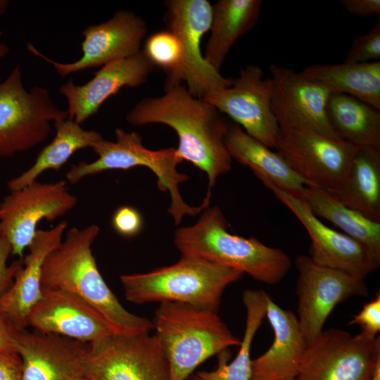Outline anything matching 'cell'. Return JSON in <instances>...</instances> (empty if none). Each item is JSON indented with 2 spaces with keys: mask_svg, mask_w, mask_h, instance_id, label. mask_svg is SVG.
I'll use <instances>...</instances> for the list:
<instances>
[{
  "mask_svg": "<svg viewBox=\"0 0 380 380\" xmlns=\"http://www.w3.org/2000/svg\"><path fill=\"white\" fill-rule=\"evenodd\" d=\"M126 120L135 126L158 123L174 129L180 158L208 177L206 199L210 200L217 179L231 170L232 158L224 141L229 125L214 106L191 95L182 84L165 86L162 96L141 100Z\"/></svg>",
  "mask_w": 380,
  "mask_h": 380,
  "instance_id": "1",
  "label": "cell"
},
{
  "mask_svg": "<svg viewBox=\"0 0 380 380\" xmlns=\"http://www.w3.org/2000/svg\"><path fill=\"white\" fill-rule=\"evenodd\" d=\"M99 232L96 224L69 229L44 262L42 286L77 296L103 317L114 334L149 332L153 329L152 321L127 311L99 270L91 246Z\"/></svg>",
  "mask_w": 380,
  "mask_h": 380,
  "instance_id": "2",
  "label": "cell"
},
{
  "mask_svg": "<svg viewBox=\"0 0 380 380\" xmlns=\"http://www.w3.org/2000/svg\"><path fill=\"white\" fill-rule=\"evenodd\" d=\"M174 243L182 255L246 273L267 284L280 282L291 267V258L283 250L266 246L254 237L229 232L227 220L217 206L205 209L194 224L177 229Z\"/></svg>",
  "mask_w": 380,
  "mask_h": 380,
  "instance_id": "3",
  "label": "cell"
},
{
  "mask_svg": "<svg viewBox=\"0 0 380 380\" xmlns=\"http://www.w3.org/2000/svg\"><path fill=\"white\" fill-rule=\"evenodd\" d=\"M243 274L202 258L182 255L172 265L122 274L120 279L126 299L133 303L175 302L217 312L225 289Z\"/></svg>",
  "mask_w": 380,
  "mask_h": 380,
  "instance_id": "4",
  "label": "cell"
},
{
  "mask_svg": "<svg viewBox=\"0 0 380 380\" xmlns=\"http://www.w3.org/2000/svg\"><path fill=\"white\" fill-rule=\"evenodd\" d=\"M152 323L171 380L186 379L203 362L241 342L217 312L185 303H160Z\"/></svg>",
  "mask_w": 380,
  "mask_h": 380,
  "instance_id": "5",
  "label": "cell"
},
{
  "mask_svg": "<svg viewBox=\"0 0 380 380\" xmlns=\"http://www.w3.org/2000/svg\"><path fill=\"white\" fill-rule=\"evenodd\" d=\"M115 141L102 137L93 143L90 148L98 158L90 163L81 161L72 165L66 173L67 180L75 184L87 176L103 171L144 167L156 176L159 189L169 192L171 203L168 213L175 225H179L184 216L194 217L209 207L210 203L204 201L199 206H191L182 198L179 185L189 177L177 170V165L184 160L175 148L148 149L143 145L139 132H127L120 127L115 129Z\"/></svg>",
  "mask_w": 380,
  "mask_h": 380,
  "instance_id": "6",
  "label": "cell"
},
{
  "mask_svg": "<svg viewBox=\"0 0 380 380\" xmlns=\"http://www.w3.org/2000/svg\"><path fill=\"white\" fill-rule=\"evenodd\" d=\"M68 118L49 91L35 86L27 91L17 65L0 82V158L13 156L41 144L51 132V122Z\"/></svg>",
  "mask_w": 380,
  "mask_h": 380,
  "instance_id": "7",
  "label": "cell"
},
{
  "mask_svg": "<svg viewBox=\"0 0 380 380\" xmlns=\"http://www.w3.org/2000/svg\"><path fill=\"white\" fill-rule=\"evenodd\" d=\"M380 338L340 329L323 330L307 348L296 380H372Z\"/></svg>",
  "mask_w": 380,
  "mask_h": 380,
  "instance_id": "8",
  "label": "cell"
},
{
  "mask_svg": "<svg viewBox=\"0 0 380 380\" xmlns=\"http://www.w3.org/2000/svg\"><path fill=\"white\" fill-rule=\"evenodd\" d=\"M297 318L309 345L323 331V327L339 303L354 296L369 295L365 279L346 272L320 265L308 255L295 259Z\"/></svg>",
  "mask_w": 380,
  "mask_h": 380,
  "instance_id": "9",
  "label": "cell"
},
{
  "mask_svg": "<svg viewBox=\"0 0 380 380\" xmlns=\"http://www.w3.org/2000/svg\"><path fill=\"white\" fill-rule=\"evenodd\" d=\"M87 375L99 380H171L165 353L149 332L113 333L90 343Z\"/></svg>",
  "mask_w": 380,
  "mask_h": 380,
  "instance_id": "10",
  "label": "cell"
},
{
  "mask_svg": "<svg viewBox=\"0 0 380 380\" xmlns=\"http://www.w3.org/2000/svg\"><path fill=\"white\" fill-rule=\"evenodd\" d=\"M167 29L179 38L183 51L180 72L189 93L199 99L220 91L232 83L205 60L201 40L210 30L213 6L208 0H169L165 3Z\"/></svg>",
  "mask_w": 380,
  "mask_h": 380,
  "instance_id": "11",
  "label": "cell"
},
{
  "mask_svg": "<svg viewBox=\"0 0 380 380\" xmlns=\"http://www.w3.org/2000/svg\"><path fill=\"white\" fill-rule=\"evenodd\" d=\"M66 182L42 183L35 180L11 191L0 204V236L11 244V254L23 258L42 220L52 222L77 204Z\"/></svg>",
  "mask_w": 380,
  "mask_h": 380,
  "instance_id": "12",
  "label": "cell"
},
{
  "mask_svg": "<svg viewBox=\"0 0 380 380\" xmlns=\"http://www.w3.org/2000/svg\"><path fill=\"white\" fill-rule=\"evenodd\" d=\"M275 149L308 186L335 192L346 179L357 147L312 132L280 130Z\"/></svg>",
  "mask_w": 380,
  "mask_h": 380,
  "instance_id": "13",
  "label": "cell"
},
{
  "mask_svg": "<svg viewBox=\"0 0 380 380\" xmlns=\"http://www.w3.org/2000/svg\"><path fill=\"white\" fill-rule=\"evenodd\" d=\"M273 84L258 65L240 70L232 84L203 99L229 116L249 136L275 149L280 129L272 110Z\"/></svg>",
  "mask_w": 380,
  "mask_h": 380,
  "instance_id": "14",
  "label": "cell"
},
{
  "mask_svg": "<svg viewBox=\"0 0 380 380\" xmlns=\"http://www.w3.org/2000/svg\"><path fill=\"white\" fill-rule=\"evenodd\" d=\"M269 70L273 84L272 110L280 130L308 131L342 140L328 118L331 92L327 87L292 68L270 64Z\"/></svg>",
  "mask_w": 380,
  "mask_h": 380,
  "instance_id": "15",
  "label": "cell"
},
{
  "mask_svg": "<svg viewBox=\"0 0 380 380\" xmlns=\"http://www.w3.org/2000/svg\"><path fill=\"white\" fill-rule=\"evenodd\" d=\"M147 33L146 21L126 10L116 12L109 20L87 26L82 32L81 58L71 63L55 61L39 52L31 43L27 49L51 64L65 77L86 69L103 67L118 60L138 53Z\"/></svg>",
  "mask_w": 380,
  "mask_h": 380,
  "instance_id": "16",
  "label": "cell"
},
{
  "mask_svg": "<svg viewBox=\"0 0 380 380\" xmlns=\"http://www.w3.org/2000/svg\"><path fill=\"white\" fill-rule=\"evenodd\" d=\"M259 179L305 228L310 239L308 256L314 262L365 279L379 267L380 261L363 245L322 223L301 199L266 179Z\"/></svg>",
  "mask_w": 380,
  "mask_h": 380,
  "instance_id": "17",
  "label": "cell"
},
{
  "mask_svg": "<svg viewBox=\"0 0 380 380\" xmlns=\"http://www.w3.org/2000/svg\"><path fill=\"white\" fill-rule=\"evenodd\" d=\"M22 380H70L87 375L89 343L63 336L18 331Z\"/></svg>",
  "mask_w": 380,
  "mask_h": 380,
  "instance_id": "18",
  "label": "cell"
},
{
  "mask_svg": "<svg viewBox=\"0 0 380 380\" xmlns=\"http://www.w3.org/2000/svg\"><path fill=\"white\" fill-rule=\"evenodd\" d=\"M27 324L37 331L89 343L113 333L103 317L77 296L44 286Z\"/></svg>",
  "mask_w": 380,
  "mask_h": 380,
  "instance_id": "19",
  "label": "cell"
},
{
  "mask_svg": "<svg viewBox=\"0 0 380 380\" xmlns=\"http://www.w3.org/2000/svg\"><path fill=\"white\" fill-rule=\"evenodd\" d=\"M154 66L141 50L132 56L101 67L91 80L82 85H76L70 79L59 89L68 102V118L82 125L122 88H134L144 84Z\"/></svg>",
  "mask_w": 380,
  "mask_h": 380,
  "instance_id": "20",
  "label": "cell"
},
{
  "mask_svg": "<svg viewBox=\"0 0 380 380\" xmlns=\"http://www.w3.org/2000/svg\"><path fill=\"white\" fill-rule=\"evenodd\" d=\"M67 227L62 221L51 229L37 230L12 286L0 296V315L18 331L27 327L28 314L41 296L44 262L61 243Z\"/></svg>",
  "mask_w": 380,
  "mask_h": 380,
  "instance_id": "21",
  "label": "cell"
},
{
  "mask_svg": "<svg viewBox=\"0 0 380 380\" xmlns=\"http://www.w3.org/2000/svg\"><path fill=\"white\" fill-rule=\"evenodd\" d=\"M266 317L274 340L267 351L252 360L250 380L293 379L308 346L297 316L281 308L267 294Z\"/></svg>",
  "mask_w": 380,
  "mask_h": 380,
  "instance_id": "22",
  "label": "cell"
},
{
  "mask_svg": "<svg viewBox=\"0 0 380 380\" xmlns=\"http://www.w3.org/2000/svg\"><path fill=\"white\" fill-rule=\"evenodd\" d=\"M224 141L232 159L249 167L258 179H266L293 196L308 186L277 151L249 136L241 127L229 126Z\"/></svg>",
  "mask_w": 380,
  "mask_h": 380,
  "instance_id": "23",
  "label": "cell"
},
{
  "mask_svg": "<svg viewBox=\"0 0 380 380\" xmlns=\"http://www.w3.org/2000/svg\"><path fill=\"white\" fill-rule=\"evenodd\" d=\"M262 4V0H220L213 6L203 57L215 70L220 72L236 40L255 26Z\"/></svg>",
  "mask_w": 380,
  "mask_h": 380,
  "instance_id": "24",
  "label": "cell"
},
{
  "mask_svg": "<svg viewBox=\"0 0 380 380\" xmlns=\"http://www.w3.org/2000/svg\"><path fill=\"white\" fill-rule=\"evenodd\" d=\"M329 193L347 207L380 222V148H357L344 184Z\"/></svg>",
  "mask_w": 380,
  "mask_h": 380,
  "instance_id": "25",
  "label": "cell"
},
{
  "mask_svg": "<svg viewBox=\"0 0 380 380\" xmlns=\"http://www.w3.org/2000/svg\"><path fill=\"white\" fill-rule=\"evenodd\" d=\"M301 74L327 87L380 110V61L341 64H315Z\"/></svg>",
  "mask_w": 380,
  "mask_h": 380,
  "instance_id": "26",
  "label": "cell"
},
{
  "mask_svg": "<svg viewBox=\"0 0 380 380\" xmlns=\"http://www.w3.org/2000/svg\"><path fill=\"white\" fill-rule=\"evenodd\" d=\"M295 196L305 202L316 217L331 222L380 261V222L347 207L320 187L305 186Z\"/></svg>",
  "mask_w": 380,
  "mask_h": 380,
  "instance_id": "27",
  "label": "cell"
},
{
  "mask_svg": "<svg viewBox=\"0 0 380 380\" xmlns=\"http://www.w3.org/2000/svg\"><path fill=\"white\" fill-rule=\"evenodd\" d=\"M53 124L55 137L41 150L32 166L8 182L10 191L37 180L46 170H60L76 151L90 148L93 143L102 138L99 132L85 130L81 125L69 118L56 120Z\"/></svg>",
  "mask_w": 380,
  "mask_h": 380,
  "instance_id": "28",
  "label": "cell"
},
{
  "mask_svg": "<svg viewBox=\"0 0 380 380\" xmlns=\"http://www.w3.org/2000/svg\"><path fill=\"white\" fill-rule=\"evenodd\" d=\"M327 114L341 139L357 148H380V110L350 96L331 93Z\"/></svg>",
  "mask_w": 380,
  "mask_h": 380,
  "instance_id": "29",
  "label": "cell"
},
{
  "mask_svg": "<svg viewBox=\"0 0 380 380\" xmlns=\"http://www.w3.org/2000/svg\"><path fill=\"white\" fill-rule=\"evenodd\" d=\"M267 293L262 290L246 289L242 300L246 310L245 330L235 358L228 364L230 352L220 353L217 367L214 370L201 371L196 374L200 380H250L251 375V349L254 336L266 317Z\"/></svg>",
  "mask_w": 380,
  "mask_h": 380,
  "instance_id": "30",
  "label": "cell"
},
{
  "mask_svg": "<svg viewBox=\"0 0 380 380\" xmlns=\"http://www.w3.org/2000/svg\"><path fill=\"white\" fill-rule=\"evenodd\" d=\"M142 51L154 65L164 70L165 86L181 84L183 51L175 34L167 29L152 34L146 39Z\"/></svg>",
  "mask_w": 380,
  "mask_h": 380,
  "instance_id": "31",
  "label": "cell"
},
{
  "mask_svg": "<svg viewBox=\"0 0 380 380\" xmlns=\"http://www.w3.org/2000/svg\"><path fill=\"white\" fill-rule=\"evenodd\" d=\"M380 61V15L367 33L353 37L343 63Z\"/></svg>",
  "mask_w": 380,
  "mask_h": 380,
  "instance_id": "32",
  "label": "cell"
},
{
  "mask_svg": "<svg viewBox=\"0 0 380 380\" xmlns=\"http://www.w3.org/2000/svg\"><path fill=\"white\" fill-rule=\"evenodd\" d=\"M112 226L118 234L125 237H132L142 229V216L135 208L122 205L114 212Z\"/></svg>",
  "mask_w": 380,
  "mask_h": 380,
  "instance_id": "33",
  "label": "cell"
},
{
  "mask_svg": "<svg viewBox=\"0 0 380 380\" xmlns=\"http://www.w3.org/2000/svg\"><path fill=\"white\" fill-rule=\"evenodd\" d=\"M348 324H357L361 328V332L376 336L380 331V293H378L374 299L365 303Z\"/></svg>",
  "mask_w": 380,
  "mask_h": 380,
  "instance_id": "34",
  "label": "cell"
},
{
  "mask_svg": "<svg viewBox=\"0 0 380 380\" xmlns=\"http://www.w3.org/2000/svg\"><path fill=\"white\" fill-rule=\"evenodd\" d=\"M12 248L9 242L0 236V296L12 286L15 275L23 265V258L7 265Z\"/></svg>",
  "mask_w": 380,
  "mask_h": 380,
  "instance_id": "35",
  "label": "cell"
},
{
  "mask_svg": "<svg viewBox=\"0 0 380 380\" xmlns=\"http://www.w3.org/2000/svg\"><path fill=\"white\" fill-rule=\"evenodd\" d=\"M22 360L17 351H0V380H22Z\"/></svg>",
  "mask_w": 380,
  "mask_h": 380,
  "instance_id": "36",
  "label": "cell"
},
{
  "mask_svg": "<svg viewBox=\"0 0 380 380\" xmlns=\"http://www.w3.org/2000/svg\"><path fill=\"white\" fill-rule=\"evenodd\" d=\"M339 2L353 15L366 18L380 15V0H341Z\"/></svg>",
  "mask_w": 380,
  "mask_h": 380,
  "instance_id": "37",
  "label": "cell"
},
{
  "mask_svg": "<svg viewBox=\"0 0 380 380\" xmlns=\"http://www.w3.org/2000/svg\"><path fill=\"white\" fill-rule=\"evenodd\" d=\"M18 331L0 315V351H16Z\"/></svg>",
  "mask_w": 380,
  "mask_h": 380,
  "instance_id": "38",
  "label": "cell"
},
{
  "mask_svg": "<svg viewBox=\"0 0 380 380\" xmlns=\"http://www.w3.org/2000/svg\"><path fill=\"white\" fill-rule=\"evenodd\" d=\"M9 1L7 0H0V15H3L8 8Z\"/></svg>",
  "mask_w": 380,
  "mask_h": 380,
  "instance_id": "39",
  "label": "cell"
},
{
  "mask_svg": "<svg viewBox=\"0 0 380 380\" xmlns=\"http://www.w3.org/2000/svg\"><path fill=\"white\" fill-rule=\"evenodd\" d=\"M8 51H9L8 47L6 44L1 43L0 44V59L4 58L5 56H6Z\"/></svg>",
  "mask_w": 380,
  "mask_h": 380,
  "instance_id": "40",
  "label": "cell"
},
{
  "mask_svg": "<svg viewBox=\"0 0 380 380\" xmlns=\"http://www.w3.org/2000/svg\"><path fill=\"white\" fill-rule=\"evenodd\" d=\"M372 380H380V360L377 362L375 367Z\"/></svg>",
  "mask_w": 380,
  "mask_h": 380,
  "instance_id": "41",
  "label": "cell"
},
{
  "mask_svg": "<svg viewBox=\"0 0 380 380\" xmlns=\"http://www.w3.org/2000/svg\"><path fill=\"white\" fill-rule=\"evenodd\" d=\"M70 380H99V379L91 375H85V376H80V377L75 378Z\"/></svg>",
  "mask_w": 380,
  "mask_h": 380,
  "instance_id": "42",
  "label": "cell"
},
{
  "mask_svg": "<svg viewBox=\"0 0 380 380\" xmlns=\"http://www.w3.org/2000/svg\"><path fill=\"white\" fill-rule=\"evenodd\" d=\"M185 380H200L198 379V377L196 376V374H192L190 376H189Z\"/></svg>",
  "mask_w": 380,
  "mask_h": 380,
  "instance_id": "43",
  "label": "cell"
},
{
  "mask_svg": "<svg viewBox=\"0 0 380 380\" xmlns=\"http://www.w3.org/2000/svg\"><path fill=\"white\" fill-rule=\"evenodd\" d=\"M289 380H296V379H289Z\"/></svg>",
  "mask_w": 380,
  "mask_h": 380,
  "instance_id": "44",
  "label": "cell"
},
{
  "mask_svg": "<svg viewBox=\"0 0 380 380\" xmlns=\"http://www.w3.org/2000/svg\"><path fill=\"white\" fill-rule=\"evenodd\" d=\"M0 204H1V201H0Z\"/></svg>",
  "mask_w": 380,
  "mask_h": 380,
  "instance_id": "45",
  "label": "cell"
}]
</instances>
